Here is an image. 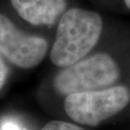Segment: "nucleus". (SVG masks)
<instances>
[{
  "instance_id": "7ed1b4c3",
  "label": "nucleus",
  "mask_w": 130,
  "mask_h": 130,
  "mask_svg": "<svg viewBox=\"0 0 130 130\" xmlns=\"http://www.w3.org/2000/svg\"><path fill=\"white\" fill-rule=\"evenodd\" d=\"M130 102V91L125 86L70 93L64 108L67 115L77 123L95 126L115 116Z\"/></svg>"
},
{
  "instance_id": "1a4fd4ad",
  "label": "nucleus",
  "mask_w": 130,
  "mask_h": 130,
  "mask_svg": "<svg viewBox=\"0 0 130 130\" xmlns=\"http://www.w3.org/2000/svg\"><path fill=\"white\" fill-rule=\"evenodd\" d=\"M124 4H125L126 7L130 10V0H124Z\"/></svg>"
},
{
  "instance_id": "39448f33",
  "label": "nucleus",
  "mask_w": 130,
  "mask_h": 130,
  "mask_svg": "<svg viewBox=\"0 0 130 130\" xmlns=\"http://www.w3.org/2000/svg\"><path fill=\"white\" fill-rule=\"evenodd\" d=\"M15 13L35 26H50L68 10V0H10Z\"/></svg>"
},
{
  "instance_id": "f03ea898",
  "label": "nucleus",
  "mask_w": 130,
  "mask_h": 130,
  "mask_svg": "<svg viewBox=\"0 0 130 130\" xmlns=\"http://www.w3.org/2000/svg\"><path fill=\"white\" fill-rule=\"evenodd\" d=\"M120 68L104 52L83 58L59 71L53 79L54 89L62 95L110 88L120 77Z\"/></svg>"
},
{
  "instance_id": "f257e3e1",
  "label": "nucleus",
  "mask_w": 130,
  "mask_h": 130,
  "mask_svg": "<svg viewBox=\"0 0 130 130\" xmlns=\"http://www.w3.org/2000/svg\"><path fill=\"white\" fill-rule=\"evenodd\" d=\"M102 28V18L96 12L77 7L68 9L58 21L51 62L66 68L83 59L98 42Z\"/></svg>"
},
{
  "instance_id": "0eeeda50",
  "label": "nucleus",
  "mask_w": 130,
  "mask_h": 130,
  "mask_svg": "<svg viewBox=\"0 0 130 130\" xmlns=\"http://www.w3.org/2000/svg\"><path fill=\"white\" fill-rule=\"evenodd\" d=\"M7 74H8V69L5 65L3 59L0 56V90L4 86L5 82H6Z\"/></svg>"
},
{
  "instance_id": "423d86ee",
  "label": "nucleus",
  "mask_w": 130,
  "mask_h": 130,
  "mask_svg": "<svg viewBox=\"0 0 130 130\" xmlns=\"http://www.w3.org/2000/svg\"><path fill=\"white\" fill-rule=\"evenodd\" d=\"M42 130H84L82 127L63 121H51L42 128Z\"/></svg>"
},
{
  "instance_id": "6e6552de",
  "label": "nucleus",
  "mask_w": 130,
  "mask_h": 130,
  "mask_svg": "<svg viewBox=\"0 0 130 130\" xmlns=\"http://www.w3.org/2000/svg\"><path fill=\"white\" fill-rule=\"evenodd\" d=\"M2 130H22V129L18 124H15L14 122H11V121H8V122H5L4 125L2 126Z\"/></svg>"
},
{
  "instance_id": "20e7f679",
  "label": "nucleus",
  "mask_w": 130,
  "mask_h": 130,
  "mask_svg": "<svg viewBox=\"0 0 130 130\" xmlns=\"http://www.w3.org/2000/svg\"><path fill=\"white\" fill-rule=\"evenodd\" d=\"M48 42L44 38L21 31L11 19L0 13V54L14 66L32 69L45 57Z\"/></svg>"
}]
</instances>
